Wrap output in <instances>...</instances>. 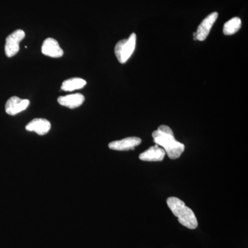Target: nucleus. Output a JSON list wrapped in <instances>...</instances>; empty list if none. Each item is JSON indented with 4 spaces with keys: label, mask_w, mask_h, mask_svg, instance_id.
Here are the masks:
<instances>
[{
    "label": "nucleus",
    "mask_w": 248,
    "mask_h": 248,
    "mask_svg": "<svg viewBox=\"0 0 248 248\" xmlns=\"http://www.w3.org/2000/svg\"><path fill=\"white\" fill-rule=\"evenodd\" d=\"M153 138L156 145L164 148L170 159H178L185 151V146L175 140L172 129L168 125H160L153 132Z\"/></svg>",
    "instance_id": "f257e3e1"
},
{
    "label": "nucleus",
    "mask_w": 248,
    "mask_h": 248,
    "mask_svg": "<svg viewBox=\"0 0 248 248\" xmlns=\"http://www.w3.org/2000/svg\"><path fill=\"white\" fill-rule=\"evenodd\" d=\"M167 205L182 226L191 230L197 228L198 221L195 213L190 208L186 206L182 200L177 197H169L167 200Z\"/></svg>",
    "instance_id": "f03ea898"
},
{
    "label": "nucleus",
    "mask_w": 248,
    "mask_h": 248,
    "mask_svg": "<svg viewBox=\"0 0 248 248\" xmlns=\"http://www.w3.org/2000/svg\"><path fill=\"white\" fill-rule=\"evenodd\" d=\"M137 35L131 34L128 39H124L117 42L115 47V53L121 63H125L133 55L136 46Z\"/></svg>",
    "instance_id": "7ed1b4c3"
},
{
    "label": "nucleus",
    "mask_w": 248,
    "mask_h": 248,
    "mask_svg": "<svg viewBox=\"0 0 248 248\" xmlns=\"http://www.w3.org/2000/svg\"><path fill=\"white\" fill-rule=\"evenodd\" d=\"M25 37V32L21 29L15 31L6 39L5 53L8 58H12L19 52V43Z\"/></svg>",
    "instance_id": "20e7f679"
},
{
    "label": "nucleus",
    "mask_w": 248,
    "mask_h": 248,
    "mask_svg": "<svg viewBox=\"0 0 248 248\" xmlns=\"http://www.w3.org/2000/svg\"><path fill=\"white\" fill-rule=\"evenodd\" d=\"M218 16L217 12H214L213 14L209 15L202 21L197 29V32L194 33L195 40L203 41L207 38L214 24L216 22Z\"/></svg>",
    "instance_id": "39448f33"
},
{
    "label": "nucleus",
    "mask_w": 248,
    "mask_h": 248,
    "mask_svg": "<svg viewBox=\"0 0 248 248\" xmlns=\"http://www.w3.org/2000/svg\"><path fill=\"white\" fill-rule=\"evenodd\" d=\"M29 104H30V101L29 99H23L14 96L10 98L6 102L5 110L8 115H16L25 110L29 107Z\"/></svg>",
    "instance_id": "423d86ee"
},
{
    "label": "nucleus",
    "mask_w": 248,
    "mask_h": 248,
    "mask_svg": "<svg viewBox=\"0 0 248 248\" xmlns=\"http://www.w3.org/2000/svg\"><path fill=\"white\" fill-rule=\"evenodd\" d=\"M141 140L136 137L127 138L124 140L110 142L108 144L109 148L113 151H127L133 150L135 147L141 144Z\"/></svg>",
    "instance_id": "0eeeda50"
},
{
    "label": "nucleus",
    "mask_w": 248,
    "mask_h": 248,
    "mask_svg": "<svg viewBox=\"0 0 248 248\" xmlns=\"http://www.w3.org/2000/svg\"><path fill=\"white\" fill-rule=\"evenodd\" d=\"M42 53L46 56L53 58H61L63 55V49L60 47L58 41L51 37H48L44 41Z\"/></svg>",
    "instance_id": "6e6552de"
},
{
    "label": "nucleus",
    "mask_w": 248,
    "mask_h": 248,
    "mask_svg": "<svg viewBox=\"0 0 248 248\" xmlns=\"http://www.w3.org/2000/svg\"><path fill=\"white\" fill-rule=\"evenodd\" d=\"M51 128V124L46 119H34L29 122L26 126L28 131L35 132L39 135H45L48 133Z\"/></svg>",
    "instance_id": "1a4fd4ad"
},
{
    "label": "nucleus",
    "mask_w": 248,
    "mask_h": 248,
    "mask_svg": "<svg viewBox=\"0 0 248 248\" xmlns=\"http://www.w3.org/2000/svg\"><path fill=\"white\" fill-rule=\"evenodd\" d=\"M166 155L164 148L155 145L141 153L140 159L144 161H161L164 159Z\"/></svg>",
    "instance_id": "9d476101"
},
{
    "label": "nucleus",
    "mask_w": 248,
    "mask_h": 248,
    "mask_svg": "<svg viewBox=\"0 0 248 248\" xmlns=\"http://www.w3.org/2000/svg\"><path fill=\"white\" fill-rule=\"evenodd\" d=\"M84 101V96L81 93L61 96V97H59L58 99V102L60 105L71 109H75L79 107L80 106L82 105Z\"/></svg>",
    "instance_id": "9b49d317"
},
{
    "label": "nucleus",
    "mask_w": 248,
    "mask_h": 248,
    "mask_svg": "<svg viewBox=\"0 0 248 248\" xmlns=\"http://www.w3.org/2000/svg\"><path fill=\"white\" fill-rule=\"evenodd\" d=\"M86 85V80L79 78H71V79L65 80L62 83L61 89L62 91L71 92L76 90L81 89Z\"/></svg>",
    "instance_id": "f8f14e48"
},
{
    "label": "nucleus",
    "mask_w": 248,
    "mask_h": 248,
    "mask_svg": "<svg viewBox=\"0 0 248 248\" xmlns=\"http://www.w3.org/2000/svg\"><path fill=\"white\" fill-rule=\"evenodd\" d=\"M241 19L237 17H233L224 24L223 32L224 35H232L236 33L241 29Z\"/></svg>",
    "instance_id": "ddd939ff"
}]
</instances>
